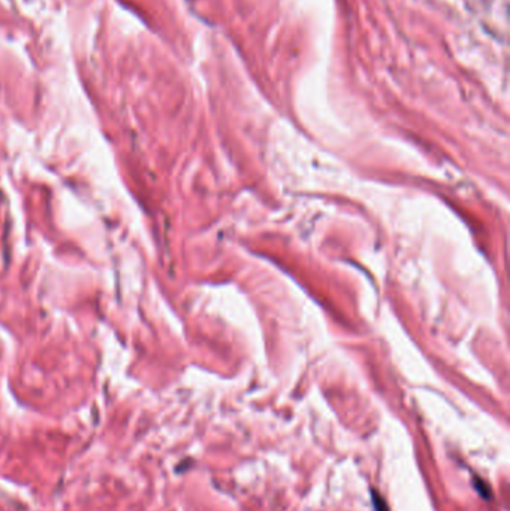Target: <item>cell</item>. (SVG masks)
Wrapping results in <instances>:
<instances>
[{"instance_id": "obj_1", "label": "cell", "mask_w": 510, "mask_h": 511, "mask_svg": "<svg viewBox=\"0 0 510 511\" xmlns=\"http://www.w3.org/2000/svg\"><path fill=\"white\" fill-rule=\"evenodd\" d=\"M371 494H372V505H375L376 511H389L388 504L385 503V499L381 498L380 494H377L376 490H372Z\"/></svg>"}]
</instances>
